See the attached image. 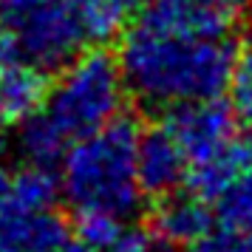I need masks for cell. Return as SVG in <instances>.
<instances>
[{
    "mask_svg": "<svg viewBox=\"0 0 252 252\" xmlns=\"http://www.w3.org/2000/svg\"><path fill=\"white\" fill-rule=\"evenodd\" d=\"M14 145H17V153L23 156L26 164L54 167V164H60V159H63V153H65V148L71 142L37 108L34 114L20 119V130H17Z\"/></svg>",
    "mask_w": 252,
    "mask_h": 252,
    "instance_id": "cell-10",
    "label": "cell"
},
{
    "mask_svg": "<svg viewBox=\"0 0 252 252\" xmlns=\"http://www.w3.org/2000/svg\"><path fill=\"white\" fill-rule=\"evenodd\" d=\"M46 91H48L46 68L17 57L0 71V116L9 125L26 119L43 105Z\"/></svg>",
    "mask_w": 252,
    "mask_h": 252,
    "instance_id": "cell-9",
    "label": "cell"
},
{
    "mask_svg": "<svg viewBox=\"0 0 252 252\" xmlns=\"http://www.w3.org/2000/svg\"><path fill=\"white\" fill-rule=\"evenodd\" d=\"M0 12H3V0H0Z\"/></svg>",
    "mask_w": 252,
    "mask_h": 252,
    "instance_id": "cell-20",
    "label": "cell"
},
{
    "mask_svg": "<svg viewBox=\"0 0 252 252\" xmlns=\"http://www.w3.org/2000/svg\"><path fill=\"white\" fill-rule=\"evenodd\" d=\"M150 252H179V250H176V247L170 244V247H161V250H150Z\"/></svg>",
    "mask_w": 252,
    "mask_h": 252,
    "instance_id": "cell-19",
    "label": "cell"
},
{
    "mask_svg": "<svg viewBox=\"0 0 252 252\" xmlns=\"http://www.w3.org/2000/svg\"><path fill=\"white\" fill-rule=\"evenodd\" d=\"M213 227V210L201 195H182L170 193L161 195L159 207L153 213V229L161 241L173 247L179 244H195L201 241Z\"/></svg>",
    "mask_w": 252,
    "mask_h": 252,
    "instance_id": "cell-8",
    "label": "cell"
},
{
    "mask_svg": "<svg viewBox=\"0 0 252 252\" xmlns=\"http://www.w3.org/2000/svg\"><path fill=\"white\" fill-rule=\"evenodd\" d=\"M207 204L224 227L252 229V133H244L235 164Z\"/></svg>",
    "mask_w": 252,
    "mask_h": 252,
    "instance_id": "cell-7",
    "label": "cell"
},
{
    "mask_svg": "<svg viewBox=\"0 0 252 252\" xmlns=\"http://www.w3.org/2000/svg\"><path fill=\"white\" fill-rule=\"evenodd\" d=\"M139 0H74L88 43H108L127 26Z\"/></svg>",
    "mask_w": 252,
    "mask_h": 252,
    "instance_id": "cell-11",
    "label": "cell"
},
{
    "mask_svg": "<svg viewBox=\"0 0 252 252\" xmlns=\"http://www.w3.org/2000/svg\"><path fill=\"white\" fill-rule=\"evenodd\" d=\"M216 3H218V6H221V9H224V12L229 14V17H232V14L247 12V9L252 6V0H216Z\"/></svg>",
    "mask_w": 252,
    "mask_h": 252,
    "instance_id": "cell-16",
    "label": "cell"
},
{
    "mask_svg": "<svg viewBox=\"0 0 252 252\" xmlns=\"http://www.w3.org/2000/svg\"><path fill=\"white\" fill-rule=\"evenodd\" d=\"M150 250H153V244H150L148 232L122 227L119 235H116L111 244H105L102 250H96V252H150Z\"/></svg>",
    "mask_w": 252,
    "mask_h": 252,
    "instance_id": "cell-14",
    "label": "cell"
},
{
    "mask_svg": "<svg viewBox=\"0 0 252 252\" xmlns=\"http://www.w3.org/2000/svg\"><path fill=\"white\" fill-rule=\"evenodd\" d=\"M227 88L232 94V111L252 125V37L241 48H235Z\"/></svg>",
    "mask_w": 252,
    "mask_h": 252,
    "instance_id": "cell-12",
    "label": "cell"
},
{
    "mask_svg": "<svg viewBox=\"0 0 252 252\" xmlns=\"http://www.w3.org/2000/svg\"><path fill=\"white\" fill-rule=\"evenodd\" d=\"M193 252H252V229L224 227V232H207L195 241Z\"/></svg>",
    "mask_w": 252,
    "mask_h": 252,
    "instance_id": "cell-13",
    "label": "cell"
},
{
    "mask_svg": "<svg viewBox=\"0 0 252 252\" xmlns=\"http://www.w3.org/2000/svg\"><path fill=\"white\" fill-rule=\"evenodd\" d=\"M164 125L179 139L187 156V179L210 170L241 133L238 114L232 111V105H224L218 96L176 105L170 108Z\"/></svg>",
    "mask_w": 252,
    "mask_h": 252,
    "instance_id": "cell-5",
    "label": "cell"
},
{
    "mask_svg": "<svg viewBox=\"0 0 252 252\" xmlns=\"http://www.w3.org/2000/svg\"><path fill=\"white\" fill-rule=\"evenodd\" d=\"M139 127L116 116L108 125L74 139L60 159V193L74 216H111L127 221L142 207L136 170Z\"/></svg>",
    "mask_w": 252,
    "mask_h": 252,
    "instance_id": "cell-2",
    "label": "cell"
},
{
    "mask_svg": "<svg viewBox=\"0 0 252 252\" xmlns=\"http://www.w3.org/2000/svg\"><path fill=\"white\" fill-rule=\"evenodd\" d=\"M17 57H20V54H17V46H14L12 34H9L6 29H0V71L6 68L9 63H14Z\"/></svg>",
    "mask_w": 252,
    "mask_h": 252,
    "instance_id": "cell-15",
    "label": "cell"
},
{
    "mask_svg": "<svg viewBox=\"0 0 252 252\" xmlns=\"http://www.w3.org/2000/svg\"><path fill=\"white\" fill-rule=\"evenodd\" d=\"M119 71L127 94L150 108H176L227 91L235 43L229 20L182 14L145 3L122 29Z\"/></svg>",
    "mask_w": 252,
    "mask_h": 252,
    "instance_id": "cell-1",
    "label": "cell"
},
{
    "mask_svg": "<svg viewBox=\"0 0 252 252\" xmlns=\"http://www.w3.org/2000/svg\"><path fill=\"white\" fill-rule=\"evenodd\" d=\"M9 190H12V176H9V170L0 167V204L9 198Z\"/></svg>",
    "mask_w": 252,
    "mask_h": 252,
    "instance_id": "cell-17",
    "label": "cell"
},
{
    "mask_svg": "<svg viewBox=\"0 0 252 252\" xmlns=\"http://www.w3.org/2000/svg\"><path fill=\"white\" fill-rule=\"evenodd\" d=\"M125 96L127 85L119 63L108 51H80L60 65V77L46 91L40 111L68 142H74L122 116Z\"/></svg>",
    "mask_w": 252,
    "mask_h": 252,
    "instance_id": "cell-3",
    "label": "cell"
},
{
    "mask_svg": "<svg viewBox=\"0 0 252 252\" xmlns=\"http://www.w3.org/2000/svg\"><path fill=\"white\" fill-rule=\"evenodd\" d=\"M9 150V122L0 116V156Z\"/></svg>",
    "mask_w": 252,
    "mask_h": 252,
    "instance_id": "cell-18",
    "label": "cell"
},
{
    "mask_svg": "<svg viewBox=\"0 0 252 252\" xmlns=\"http://www.w3.org/2000/svg\"><path fill=\"white\" fill-rule=\"evenodd\" d=\"M3 20L17 54L54 71L88 46L74 0H3Z\"/></svg>",
    "mask_w": 252,
    "mask_h": 252,
    "instance_id": "cell-4",
    "label": "cell"
},
{
    "mask_svg": "<svg viewBox=\"0 0 252 252\" xmlns=\"http://www.w3.org/2000/svg\"><path fill=\"white\" fill-rule=\"evenodd\" d=\"M136 170L145 195H170L187 182V156L170 127L139 130L136 142Z\"/></svg>",
    "mask_w": 252,
    "mask_h": 252,
    "instance_id": "cell-6",
    "label": "cell"
}]
</instances>
